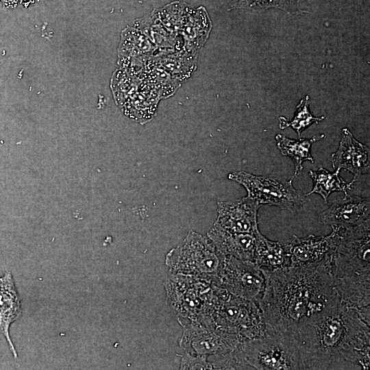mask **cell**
Wrapping results in <instances>:
<instances>
[{"mask_svg":"<svg viewBox=\"0 0 370 370\" xmlns=\"http://www.w3.org/2000/svg\"><path fill=\"white\" fill-rule=\"evenodd\" d=\"M333 256L305 266L261 269L265 283L257 304L268 328L293 335L300 325L339 298L332 274Z\"/></svg>","mask_w":370,"mask_h":370,"instance_id":"6da1fadb","label":"cell"},{"mask_svg":"<svg viewBox=\"0 0 370 370\" xmlns=\"http://www.w3.org/2000/svg\"><path fill=\"white\" fill-rule=\"evenodd\" d=\"M306 354L310 369H328L342 358L369 367V325L338 298L300 325L293 334Z\"/></svg>","mask_w":370,"mask_h":370,"instance_id":"7a4b0ae2","label":"cell"},{"mask_svg":"<svg viewBox=\"0 0 370 370\" xmlns=\"http://www.w3.org/2000/svg\"><path fill=\"white\" fill-rule=\"evenodd\" d=\"M370 219L359 225L340 228L332 260L334 286L341 301L370 323Z\"/></svg>","mask_w":370,"mask_h":370,"instance_id":"3957f363","label":"cell"},{"mask_svg":"<svg viewBox=\"0 0 370 370\" xmlns=\"http://www.w3.org/2000/svg\"><path fill=\"white\" fill-rule=\"evenodd\" d=\"M233 354L242 369H310L308 356L294 336L269 328L264 336L241 343Z\"/></svg>","mask_w":370,"mask_h":370,"instance_id":"277c9868","label":"cell"},{"mask_svg":"<svg viewBox=\"0 0 370 370\" xmlns=\"http://www.w3.org/2000/svg\"><path fill=\"white\" fill-rule=\"evenodd\" d=\"M225 260L207 236L190 231L183 242L166 256L172 273L206 280L219 286Z\"/></svg>","mask_w":370,"mask_h":370,"instance_id":"5b68a950","label":"cell"},{"mask_svg":"<svg viewBox=\"0 0 370 370\" xmlns=\"http://www.w3.org/2000/svg\"><path fill=\"white\" fill-rule=\"evenodd\" d=\"M209 317L217 328L236 336L242 342L267 333L268 327L258 304L234 295L221 286L217 291Z\"/></svg>","mask_w":370,"mask_h":370,"instance_id":"8992f818","label":"cell"},{"mask_svg":"<svg viewBox=\"0 0 370 370\" xmlns=\"http://www.w3.org/2000/svg\"><path fill=\"white\" fill-rule=\"evenodd\" d=\"M219 286L206 280L175 273L165 281L167 297L183 326L209 317Z\"/></svg>","mask_w":370,"mask_h":370,"instance_id":"52a82bcc","label":"cell"},{"mask_svg":"<svg viewBox=\"0 0 370 370\" xmlns=\"http://www.w3.org/2000/svg\"><path fill=\"white\" fill-rule=\"evenodd\" d=\"M228 179L242 185L247 197L261 206L269 205L295 212L307 201L306 194L297 190L293 180L273 175H256L245 171H234Z\"/></svg>","mask_w":370,"mask_h":370,"instance_id":"ba28073f","label":"cell"},{"mask_svg":"<svg viewBox=\"0 0 370 370\" xmlns=\"http://www.w3.org/2000/svg\"><path fill=\"white\" fill-rule=\"evenodd\" d=\"M180 346L191 356H208L232 352L242 343L235 335L217 328L210 317L184 325Z\"/></svg>","mask_w":370,"mask_h":370,"instance_id":"9c48e42d","label":"cell"},{"mask_svg":"<svg viewBox=\"0 0 370 370\" xmlns=\"http://www.w3.org/2000/svg\"><path fill=\"white\" fill-rule=\"evenodd\" d=\"M264 283L262 270L254 262L225 256L220 284L231 294L257 303Z\"/></svg>","mask_w":370,"mask_h":370,"instance_id":"30bf717a","label":"cell"},{"mask_svg":"<svg viewBox=\"0 0 370 370\" xmlns=\"http://www.w3.org/2000/svg\"><path fill=\"white\" fill-rule=\"evenodd\" d=\"M327 236L310 234L305 238L293 235L282 241L289 260V267H301L323 261L335 252L340 238V228L332 227Z\"/></svg>","mask_w":370,"mask_h":370,"instance_id":"8fae6325","label":"cell"},{"mask_svg":"<svg viewBox=\"0 0 370 370\" xmlns=\"http://www.w3.org/2000/svg\"><path fill=\"white\" fill-rule=\"evenodd\" d=\"M261 206L247 196L219 201L217 217L214 223L230 232L255 234L259 231L258 212Z\"/></svg>","mask_w":370,"mask_h":370,"instance_id":"7c38bea8","label":"cell"},{"mask_svg":"<svg viewBox=\"0 0 370 370\" xmlns=\"http://www.w3.org/2000/svg\"><path fill=\"white\" fill-rule=\"evenodd\" d=\"M334 200L319 215L320 221L332 227L347 229L360 225L369 219V198L349 196Z\"/></svg>","mask_w":370,"mask_h":370,"instance_id":"4fadbf2b","label":"cell"},{"mask_svg":"<svg viewBox=\"0 0 370 370\" xmlns=\"http://www.w3.org/2000/svg\"><path fill=\"white\" fill-rule=\"evenodd\" d=\"M369 147L356 140L347 128H343L337 150L331 155L332 167L348 171L357 179L370 171Z\"/></svg>","mask_w":370,"mask_h":370,"instance_id":"5bb4252c","label":"cell"},{"mask_svg":"<svg viewBox=\"0 0 370 370\" xmlns=\"http://www.w3.org/2000/svg\"><path fill=\"white\" fill-rule=\"evenodd\" d=\"M256 234L233 232L214 223L207 236L225 256L254 262Z\"/></svg>","mask_w":370,"mask_h":370,"instance_id":"9a60e30c","label":"cell"},{"mask_svg":"<svg viewBox=\"0 0 370 370\" xmlns=\"http://www.w3.org/2000/svg\"><path fill=\"white\" fill-rule=\"evenodd\" d=\"M21 303L12 275L6 272L0 278V333L5 338L12 356L18 354L10 335V328L21 314Z\"/></svg>","mask_w":370,"mask_h":370,"instance_id":"2e32d148","label":"cell"},{"mask_svg":"<svg viewBox=\"0 0 370 370\" xmlns=\"http://www.w3.org/2000/svg\"><path fill=\"white\" fill-rule=\"evenodd\" d=\"M254 262L260 269L268 271L289 267V260L283 242L270 241L258 231Z\"/></svg>","mask_w":370,"mask_h":370,"instance_id":"e0dca14e","label":"cell"},{"mask_svg":"<svg viewBox=\"0 0 370 370\" xmlns=\"http://www.w3.org/2000/svg\"><path fill=\"white\" fill-rule=\"evenodd\" d=\"M325 138V134L314 136L310 138L291 139L280 134L275 136L276 145L284 156L289 157L295 165L294 177H297L303 169V163L314 160L311 154L312 144Z\"/></svg>","mask_w":370,"mask_h":370,"instance_id":"ac0fdd59","label":"cell"},{"mask_svg":"<svg viewBox=\"0 0 370 370\" xmlns=\"http://www.w3.org/2000/svg\"><path fill=\"white\" fill-rule=\"evenodd\" d=\"M339 172H331L322 167L317 171H310L309 175L313 181V188L306 195L317 193L327 204L330 194L333 192H343L347 195V190L353 188L356 180L353 179L352 182H347L341 177Z\"/></svg>","mask_w":370,"mask_h":370,"instance_id":"d6986e66","label":"cell"},{"mask_svg":"<svg viewBox=\"0 0 370 370\" xmlns=\"http://www.w3.org/2000/svg\"><path fill=\"white\" fill-rule=\"evenodd\" d=\"M219 1L227 10L243 9L261 12L270 8H276L290 14L303 12L299 6L300 0H219Z\"/></svg>","mask_w":370,"mask_h":370,"instance_id":"ffe728a7","label":"cell"},{"mask_svg":"<svg viewBox=\"0 0 370 370\" xmlns=\"http://www.w3.org/2000/svg\"><path fill=\"white\" fill-rule=\"evenodd\" d=\"M310 99L308 95L301 99L296 106L293 119L288 121L284 116L279 117V128L284 130L291 127L300 138L301 133L313 123L317 124L325 119L324 116H315L310 110Z\"/></svg>","mask_w":370,"mask_h":370,"instance_id":"44dd1931","label":"cell"},{"mask_svg":"<svg viewBox=\"0 0 370 370\" xmlns=\"http://www.w3.org/2000/svg\"><path fill=\"white\" fill-rule=\"evenodd\" d=\"M181 369H211L212 367L209 361L207 360L206 357L191 356L186 353V355L182 358Z\"/></svg>","mask_w":370,"mask_h":370,"instance_id":"7402d4cb","label":"cell"},{"mask_svg":"<svg viewBox=\"0 0 370 370\" xmlns=\"http://www.w3.org/2000/svg\"><path fill=\"white\" fill-rule=\"evenodd\" d=\"M36 1L38 0H3L4 6L7 8H14L18 4L27 6Z\"/></svg>","mask_w":370,"mask_h":370,"instance_id":"603a6c76","label":"cell"},{"mask_svg":"<svg viewBox=\"0 0 370 370\" xmlns=\"http://www.w3.org/2000/svg\"><path fill=\"white\" fill-rule=\"evenodd\" d=\"M43 1V0H38V1Z\"/></svg>","mask_w":370,"mask_h":370,"instance_id":"cb8c5ba5","label":"cell"}]
</instances>
